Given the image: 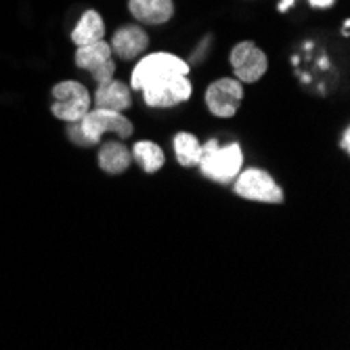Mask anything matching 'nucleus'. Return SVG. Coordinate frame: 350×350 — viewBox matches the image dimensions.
Instances as JSON below:
<instances>
[{
    "instance_id": "nucleus-1",
    "label": "nucleus",
    "mask_w": 350,
    "mask_h": 350,
    "mask_svg": "<svg viewBox=\"0 0 350 350\" xmlns=\"http://www.w3.org/2000/svg\"><path fill=\"white\" fill-rule=\"evenodd\" d=\"M105 133H113L120 139H131L133 124L129 118H124L122 111L101 107H94L92 111L88 109L86 116L78 122H68V137L80 147L97 145Z\"/></svg>"
},
{
    "instance_id": "nucleus-2",
    "label": "nucleus",
    "mask_w": 350,
    "mask_h": 350,
    "mask_svg": "<svg viewBox=\"0 0 350 350\" xmlns=\"http://www.w3.org/2000/svg\"><path fill=\"white\" fill-rule=\"evenodd\" d=\"M200 170L204 176L216 183H231L243 166V153L237 143H229L220 147L216 139L202 145V157H200Z\"/></svg>"
},
{
    "instance_id": "nucleus-3",
    "label": "nucleus",
    "mask_w": 350,
    "mask_h": 350,
    "mask_svg": "<svg viewBox=\"0 0 350 350\" xmlns=\"http://www.w3.org/2000/svg\"><path fill=\"white\" fill-rule=\"evenodd\" d=\"M141 92L149 107L168 109L189 101L193 88H191V82L185 74H166L162 78L151 80Z\"/></svg>"
},
{
    "instance_id": "nucleus-4",
    "label": "nucleus",
    "mask_w": 350,
    "mask_h": 350,
    "mask_svg": "<svg viewBox=\"0 0 350 350\" xmlns=\"http://www.w3.org/2000/svg\"><path fill=\"white\" fill-rule=\"evenodd\" d=\"M53 116L63 122H78L90 109V94L84 84L66 80L53 86Z\"/></svg>"
},
{
    "instance_id": "nucleus-5",
    "label": "nucleus",
    "mask_w": 350,
    "mask_h": 350,
    "mask_svg": "<svg viewBox=\"0 0 350 350\" xmlns=\"http://www.w3.org/2000/svg\"><path fill=\"white\" fill-rule=\"evenodd\" d=\"M235 193L250 202H262V204H283L285 196L275 178L258 168H250L235 176Z\"/></svg>"
},
{
    "instance_id": "nucleus-6",
    "label": "nucleus",
    "mask_w": 350,
    "mask_h": 350,
    "mask_svg": "<svg viewBox=\"0 0 350 350\" xmlns=\"http://www.w3.org/2000/svg\"><path fill=\"white\" fill-rule=\"evenodd\" d=\"M166 74H185L189 76V63L176 55L170 53H153L143 57L137 68L133 70V80L131 86L135 90H143L151 80L162 78Z\"/></svg>"
},
{
    "instance_id": "nucleus-7",
    "label": "nucleus",
    "mask_w": 350,
    "mask_h": 350,
    "mask_svg": "<svg viewBox=\"0 0 350 350\" xmlns=\"http://www.w3.org/2000/svg\"><path fill=\"white\" fill-rule=\"evenodd\" d=\"M243 101V84L237 78H220L206 90V105L216 118H233Z\"/></svg>"
},
{
    "instance_id": "nucleus-8",
    "label": "nucleus",
    "mask_w": 350,
    "mask_h": 350,
    "mask_svg": "<svg viewBox=\"0 0 350 350\" xmlns=\"http://www.w3.org/2000/svg\"><path fill=\"white\" fill-rule=\"evenodd\" d=\"M76 66L80 70H88L97 84L113 80V74H116V61L111 55V46L105 40H99L88 46H78Z\"/></svg>"
},
{
    "instance_id": "nucleus-9",
    "label": "nucleus",
    "mask_w": 350,
    "mask_h": 350,
    "mask_svg": "<svg viewBox=\"0 0 350 350\" xmlns=\"http://www.w3.org/2000/svg\"><path fill=\"white\" fill-rule=\"evenodd\" d=\"M231 66L239 82L254 84L267 74L269 59L254 42H239L231 51Z\"/></svg>"
},
{
    "instance_id": "nucleus-10",
    "label": "nucleus",
    "mask_w": 350,
    "mask_h": 350,
    "mask_svg": "<svg viewBox=\"0 0 350 350\" xmlns=\"http://www.w3.org/2000/svg\"><path fill=\"white\" fill-rule=\"evenodd\" d=\"M109 46H111V55L118 57L120 61H133L145 53V49L149 46V36L137 23H129L116 31Z\"/></svg>"
},
{
    "instance_id": "nucleus-11",
    "label": "nucleus",
    "mask_w": 350,
    "mask_h": 350,
    "mask_svg": "<svg viewBox=\"0 0 350 350\" xmlns=\"http://www.w3.org/2000/svg\"><path fill=\"white\" fill-rule=\"evenodd\" d=\"M131 15L145 25L168 23L174 15L172 0H129Z\"/></svg>"
},
{
    "instance_id": "nucleus-12",
    "label": "nucleus",
    "mask_w": 350,
    "mask_h": 350,
    "mask_svg": "<svg viewBox=\"0 0 350 350\" xmlns=\"http://www.w3.org/2000/svg\"><path fill=\"white\" fill-rule=\"evenodd\" d=\"M133 105L131 88L120 80H109L99 84L94 92V107L111 109V111H126Z\"/></svg>"
},
{
    "instance_id": "nucleus-13",
    "label": "nucleus",
    "mask_w": 350,
    "mask_h": 350,
    "mask_svg": "<svg viewBox=\"0 0 350 350\" xmlns=\"http://www.w3.org/2000/svg\"><path fill=\"white\" fill-rule=\"evenodd\" d=\"M133 155L120 141H107L99 149V168L107 174H122L129 170Z\"/></svg>"
},
{
    "instance_id": "nucleus-14",
    "label": "nucleus",
    "mask_w": 350,
    "mask_h": 350,
    "mask_svg": "<svg viewBox=\"0 0 350 350\" xmlns=\"http://www.w3.org/2000/svg\"><path fill=\"white\" fill-rule=\"evenodd\" d=\"M105 36V23L101 19V15L97 11H92L88 9L80 21L76 23L74 31H72V40L76 46H88V44H94V42H99L103 40Z\"/></svg>"
},
{
    "instance_id": "nucleus-15",
    "label": "nucleus",
    "mask_w": 350,
    "mask_h": 350,
    "mask_svg": "<svg viewBox=\"0 0 350 350\" xmlns=\"http://www.w3.org/2000/svg\"><path fill=\"white\" fill-rule=\"evenodd\" d=\"M131 155L135 157V162H137L147 174L157 172V170H160V168L164 166V162H166V155H164L162 147H160V145H155V143H151V141H141V143H137V145L133 147Z\"/></svg>"
},
{
    "instance_id": "nucleus-16",
    "label": "nucleus",
    "mask_w": 350,
    "mask_h": 350,
    "mask_svg": "<svg viewBox=\"0 0 350 350\" xmlns=\"http://www.w3.org/2000/svg\"><path fill=\"white\" fill-rule=\"evenodd\" d=\"M174 151H176V160L183 168H193L200 164L202 143L191 133H178L174 137Z\"/></svg>"
},
{
    "instance_id": "nucleus-17",
    "label": "nucleus",
    "mask_w": 350,
    "mask_h": 350,
    "mask_svg": "<svg viewBox=\"0 0 350 350\" xmlns=\"http://www.w3.org/2000/svg\"><path fill=\"white\" fill-rule=\"evenodd\" d=\"M310 7H317V9H327L334 5V0H308Z\"/></svg>"
},
{
    "instance_id": "nucleus-18",
    "label": "nucleus",
    "mask_w": 350,
    "mask_h": 350,
    "mask_svg": "<svg viewBox=\"0 0 350 350\" xmlns=\"http://www.w3.org/2000/svg\"><path fill=\"white\" fill-rule=\"evenodd\" d=\"M342 149H344L346 153L350 151V131H348V129H346L344 135H342Z\"/></svg>"
},
{
    "instance_id": "nucleus-19",
    "label": "nucleus",
    "mask_w": 350,
    "mask_h": 350,
    "mask_svg": "<svg viewBox=\"0 0 350 350\" xmlns=\"http://www.w3.org/2000/svg\"><path fill=\"white\" fill-rule=\"evenodd\" d=\"M294 5V0H281V5H279V11H285L288 7H292Z\"/></svg>"
},
{
    "instance_id": "nucleus-20",
    "label": "nucleus",
    "mask_w": 350,
    "mask_h": 350,
    "mask_svg": "<svg viewBox=\"0 0 350 350\" xmlns=\"http://www.w3.org/2000/svg\"><path fill=\"white\" fill-rule=\"evenodd\" d=\"M348 25H350V23H348V21H344V27H342V31H344V36H348Z\"/></svg>"
}]
</instances>
